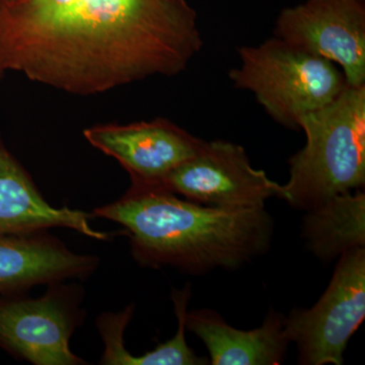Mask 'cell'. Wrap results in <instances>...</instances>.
<instances>
[{
    "label": "cell",
    "mask_w": 365,
    "mask_h": 365,
    "mask_svg": "<svg viewBox=\"0 0 365 365\" xmlns=\"http://www.w3.org/2000/svg\"><path fill=\"white\" fill-rule=\"evenodd\" d=\"M91 145L115 158L133 186L163 187L165 178L195 157L206 141L165 119L98 125L83 131Z\"/></svg>",
    "instance_id": "cell-9"
},
{
    "label": "cell",
    "mask_w": 365,
    "mask_h": 365,
    "mask_svg": "<svg viewBox=\"0 0 365 365\" xmlns=\"http://www.w3.org/2000/svg\"><path fill=\"white\" fill-rule=\"evenodd\" d=\"M90 217L81 210L50 205L0 139V235L64 227L97 241H108L110 235L93 230Z\"/></svg>",
    "instance_id": "cell-11"
},
{
    "label": "cell",
    "mask_w": 365,
    "mask_h": 365,
    "mask_svg": "<svg viewBox=\"0 0 365 365\" xmlns=\"http://www.w3.org/2000/svg\"><path fill=\"white\" fill-rule=\"evenodd\" d=\"M100 259L71 251L48 230L0 235V294H21L37 287L86 279Z\"/></svg>",
    "instance_id": "cell-10"
},
{
    "label": "cell",
    "mask_w": 365,
    "mask_h": 365,
    "mask_svg": "<svg viewBox=\"0 0 365 365\" xmlns=\"http://www.w3.org/2000/svg\"><path fill=\"white\" fill-rule=\"evenodd\" d=\"M91 216L123 227L139 265L190 274L237 268L263 256L274 230L265 207L202 206L163 187L131 185L119 200Z\"/></svg>",
    "instance_id": "cell-2"
},
{
    "label": "cell",
    "mask_w": 365,
    "mask_h": 365,
    "mask_svg": "<svg viewBox=\"0 0 365 365\" xmlns=\"http://www.w3.org/2000/svg\"><path fill=\"white\" fill-rule=\"evenodd\" d=\"M330 284L312 309H295L284 319L299 364L341 365L346 347L365 317V249L339 257Z\"/></svg>",
    "instance_id": "cell-6"
},
{
    "label": "cell",
    "mask_w": 365,
    "mask_h": 365,
    "mask_svg": "<svg viewBox=\"0 0 365 365\" xmlns=\"http://www.w3.org/2000/svg\"><path fill=\"white\" fill-rule=\"evenodd\" d=\"M274 37L341 67L348 86H365L361 0H307L281 11Z\"/></svg>",
    "instance_id": "cell-8"
},
{
    "label": "cell",
    "mask_w": 365,
    "mask_h": 365,
    "mask_svg": "<svg viewBox=\"0 0 365 365\" xmlns=\"http://www.w3.org/2000/svg\"><path fill=\"white\" fill-rule=\"evenodd\" d=\"M85 292L78 283L48 285L38 299L0 294V348L34 365H83L69 341L85 323Z\"/></svg>",
    "instance_id": "cell-5"
},
{
    "label": "cell",
    "mask_w": 365,
    "mask_h": 365,
    "mask_svg": "<svg viewBox=\"0 0 365 365\" xmlns=\"http://www.w3.org/2000/svg\"><path fill=\"white\" fill-rule=\"evenodd\" d=\"M284 317L270 312L254 330H240L210 309L187 312L186 330L202 340L213 365H279L289 343Z\"/></svg>",
    "instance_id": "cell-12"
},
{
    "label": "cell",
    "mask_w": 365,
    "mask_h": 365,
    "mask_svg": "<svg viewBox=\"0 0 365 365\" xmlns=\"http://www.w3.org/2000/svg\"><path fill=\"white\" fill-rule=\"evenodd\" d=\"M4 71L2 69H0V78H1L2 74H4Z\"/></svg>",
    "instance_id": "cell-15"
},
{
    "label": "cell",
    "mask_w": 365,
    "mask_h": 365,
    "mask_svg": "<svg viewBox=\"0 0 365 365\" xmlns=\"http://www.w3.org/2000/svg\"><path fill=\"white\" fill-rule=\"evenodd\" d=\"M304 237L314 256L329 261L365 246V194H337L307 210Z\"/></svg>",
    "instance_id": "cell-13"
},
{
    "label": "cell",
    "mask_w": 365,
    "mask_h": 365,
    "mask_svg": "<svg viewBox=\"0 0 365 365\" xmlns=\"http://www.w3.org/2000/svg\"><path fill=\"white\" fill-rule=\"evenodd\" d=\"M202 46L186 0H0V69L73 95L177 76Z\"/></svg>",
    "instance_id": "cell-1"
},
{
    "label": "cell",
    "mask_w": 365,
    "mask_h": 365,
    "mask_svg": "<svg viewBox=\"0 0 365 365\" xmlns=\"http://www.w3.org/2000/svg\"><path fill=\"white\" fill-rule=\"evenodd\" d=\"M163 188L220 207H265L272 197H284L282 185L254 169L241 145L225 140L206 141L195 157L170 173Z\"/></svg>",
    "instance_id": "cell-7"
},
{
    "label": "cell",
    "mask_w": 365,
    "mask_h": 365,
    "mask_svg": "<svg viewBox=\"0 0 365 365\" xmlns=\"http://www.w3.org/2000/svg\"><path fill=\"white\" fill-rule=\"evenodd\" d=\"M304 148L290 158L283 200L309 210L365 184V86H346L330 104L302 117Z\"/></svg>",
    "instance_id": "cell-3"
},
{
    "label": "cell",
    "mask_w": 365,
    "mask_h": 365,
    "mask_svg": "<svg viewBox=\"0 0 365 365\" xmlns=\"http://www.w3.org/2000/svg\"><path fill=\"white\" fill-rule=\"evenodd\" d=\"M241 64L230 72L235 88L251 91L278 124L299 129L302 117L330 104L347 86L333 62L274 37L239 49Z\"/></svg>",
    "instance_id": "cell-4"
},
{
    "label": "cell",
    "mask_w": 365,
    "mask_h": 365,
    "mask_svg": "<svg viewBox=\"0 0 365 365\" xmlns=\"http://www.w3.org/2000/svg\"><path fill=\"white\" fill-rule=\"evenodd\" d=\"M191 299V287L187 284L182 290L174 289L172 299L174 302L175 314L178 319L176 335L160 344L150 352L135 356L127 351L125 346L117 348L109 357V365H203L207 364V360L199 357L189 347L185 337L186 332L187 307Z\"/></svg>",
    "instance_id": "cell-14"
}]
</instances>
